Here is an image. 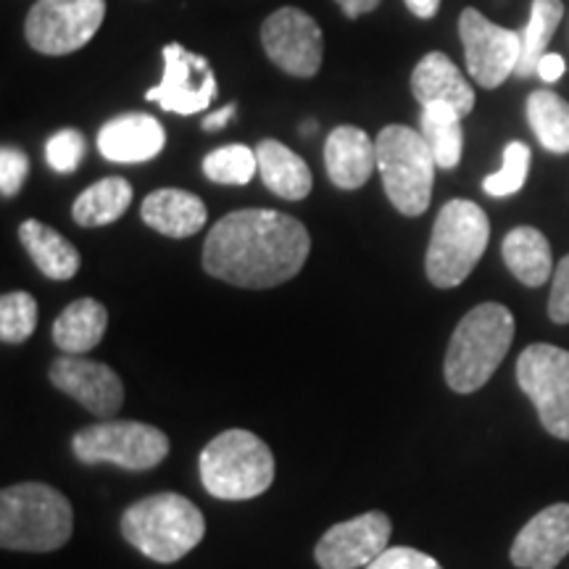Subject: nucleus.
Listing matches in <instances>:
<instances>
[{"instance_id":"f257e3e1","label":"nucleus","mask_w":569,"mask_h":569,"mask_svg":"<svg viewBox=\"0 0 569 569\" xmlns=\"http://www.w3.org/2000/svg\"><path fill=\"white\" fill-rule=\"evenodd\" d=\"M311 251V238L296 217L272 209L232 211L211 227L203 269L234 288L264 290L293 280Z\"/></svg>"},{"instance_id":"f03ea898","label":"nucleus","mask_w":569,"mask_h":569,"mask_svg":"<svg viewBox=\"0 0 569 569\" xmlns=\"http://www.w3.org/2000/svg\"><path fill=\"white\" fill-rule=\"evenodd\" d=\"M74 530L69 498L46 482H19L0 493V546L48 553L67 546Z\"/></svg>"},{"instance_id":"7ed1b4c3","label":"nucleus","mask_w":569,"mask_h":569,"mask_svg":"<svg viewBox=\"0 0 569 569\" xmlns=\"http://www.w3.org/2000/svg\"><path fill=\"white\" fill-rule=\"evenodd\" d=\"M515 340V317L501 303H480L461 319L446 351V382L457 393L480 390Z\"/></svg>"},{"instance_id":"20e7f679","label":"nucleus","mask_w":569,"mask_h":569,"mask_svg":"<svg viewBox=\"0 0 569 569\" xmlns=\"http://www.w3.org/2000/svg\"><path fill=\"white\" fill-rule=\"evenodd\" d=\"M122 536L142 557L159 565H172L201 543L206 519L190 498L180 493H156L124 511Z\"/></svg>"},{"instance_id":"39448f33","label":"nucleus","mask_w":569,"mask_h":569,"mask_svg":"<svg viewBox=\"0 0 569 569\" xmlns=\"http://www.w3.org/2000/svg\"><path fill=\"white\" fill-rule=\"evenodd\" d=\"M198 469L203 488L222 501H248L274 482V457L269 446L240 427L213 438L201 451Z\"/></svg>"},{"instance_id":"423d86ee","label":"nucleus","mask_w":569,"mask_h":569,"mask_svg":"<svg viewBox=\"0 0 569 569\" xmlns=\"http://www.w3.org/2000/svg\"><path fill=\"white\" fill-rule=\"evenodd\" d=\"M490 222L472 201H448L440 209L427 246L425 272L436 288H457L472 274L488 248Z\"/></svg>"},{"instance_id":"0eeeda50","label":"nucleus","mask_w":569,"mask_h":569,"mask_svg":"<svg viewBox=\"0 0 569 569\" xmlns=\"http://www.w3.org/2000/svg\"><path fill=\"white\" fill-rule=\"evenodd\" d=\"M377 169L390 203L403 217H419L427 211L436 184V156L425 134L411 127L390 124L377 134Z\"/></svg>"},{"instance_id":"6e6552de","label":"nucleus","mask_w":569,"mask_h":569,"mask_svg":"<svg viewBox=\"0 0 569 569\" xmlns=\"http://www.w3.org/2000/svg\"><path fill=\"white\" fill-rule=\"evenodd\" d=\"M71 451L82 465H117L130 472H146L169 457V438L153 425L103 419L77 432Z\"/></svg>"},{"instance_id":"1a4fd4ad","label":"nucleus","mask_w":569,"mask_h":569,"mask_svg":"<svg viewBox=\"0 0 569 569\" xmlns=\"http://www.w3.org/2000/svg\"><path fill=\"white\" fill-rule=\"evenodd\" d=\"M517 382L546 432L569 443V351L551 343L528 346L517 361Z\"/></svg>"},{"instance_id":"9d476101","label":"nucleus","mask_w":569,"mask_h":569,"mask_svg":"<svg viewBox=\"0 0 569 569\" xmlns=\"http://www.w3.org/2000/svg\"><path fill=\"white\" fill-rule=\"evenodd\" d=\"M106 0H38L27 13V42L38 53L67 56L96 38Z\"/></svg>"},{"instance_id":"9b49d317","label":"nucleus","mask_w":569,"mask_h":569,"mask_svg":"<svg viewBox=\"0 0 569 569\" xmlns=\"http://www.w3.org/2000/svg\"><path fill=\"white\" fill-rule=\"evenodd\" d=\"M459 34L465 46L467 71L482 88L493 90L515 74L522 56V34L503 30L482 17L478 9H465L459 17Z\"/></svg>"},{"instance_id":"f8f14e48","label":"nucleus","mask_w":569,"mask_h":569,"mask_svg":"<svg viewBox=\"0 0 569 569\" xmlns=\"http://www.w3.org/2000/svg\"><path fill=\"white\" fill-rule=\"evenodd\" d=\"M217 96V77L203 56L190 53L180 42L163 48V80L146 92V101L159 103L163 111L193 117L211 106Z\"/></svg>"},{"instance_id":"ddd939ff","label":"nucleus","mask_w":569,"mask_h":569,"mask_svg":"<svg viewBox=\"0 0 569 569\" xmlns=\"http://www.w3.org/2000/svg\"><path fill=\"white\" fill-rule=\"evenodd\" d=\"M264 51L277 67L293 77H315L322 67L325 38L309 13L301 9L274 11L261 27Z\"/></svg>"},{"instance_id":"4468645a","label":"nucleus","mask_w":569,"mask_h":569,"mask_svg":"<svg viewBox=\"0 0 569 569\" xmlns=\"http://www.w3.org/2000/svg\"><path fill=\"white\" fill-rule=\"evenodd\" d=\"M390 517L382 511H367V515L348 519V522L332 525L319 538L315 559L322 569H359L375 561L388 549Z\"/></svg>"},{"instance_id":"2eb2a0df","label":"nucleus","mask_w":569,"mask_h":569,"mask_svg":"<svg viewBox=\"0 0 569 569\" xmlns=\"http://www.w3.org/2000/svg\"><path fill=\"white\" fill-rule=\"evenodd\" d=\"M48 377L61 393L74 398L98 419H111L124 403L122 380L101 361L80 359L77 353H63L59 359H53Z\"/></svg>"},{"instance_id":"dca6fc26","label":"nucleus","mask_w":569,"mask_h":569,"mask_svg":"<svg viewBox=\"0 0 569 569\" xmlns=\"http://www.w3.org/2000/svg\"><path fill=\"white\" fill-rule=\"evenodd\" d=\"M569 553V503H553L517 532L511 565L519 569H557Z\"/></svg>"},{"instance_id":"f3484780","label":"nucleus","mask_w":569,"mask_h":569,"mask_svg":"<svg viewBox=\"0 0 569 569\" xmlns=\"http://www.w3.org/2000/svg\"><path fill=\"white\" fill-rule=\"evenodd\" d=\"M163 142L167 132L159 119L148 113H122L98 132V151L103 153V159L117 163L151 161L163 151Z\"/></svg>"},{"instance_id":"a211bd4d","label":"nucleus","mask_w":569,"mask_h":569,"mask_svg":"<svg viewBox=\"0 0 569 569\" xmlns=\"http://www.w3.org/2000/svg\"><path fill=\"white\" fill-rule=\"evenodd\" d=\"M325 167L336 188L359 190L377 169V146L359 127H336L325 142Z\"/></svg>"},{"instance_id":"6ab92c4d","label":"nucleus","mask_w":569,"mask_h":569,"mask_svg":"<svg viewBox=\"0 0 569 569\" xmlns=\"http://www.w3.org/2000/svg\"><path fill=\"white\" fill-rule=\"evenodd\" d=\"M411 92L422 106L446 103L467 117L475 109V90L446 53H427L411 74Z\"/></svg>"},{"instance_id":"aec40b11","label":"nucleus","mask_w":569,"mask_h":569,"mask_svg":"<svg viewBox=\"0 0 569 569\" xmlns=\"http://www.w3.org/2000/svg\"><path fill=\"white\" fill-rule=\"evenodd\" d=\"M140 213L142 222L151 227V230L167 234V238H190V234L201 232L206 217H209L201 198L177 188L153 190L142 201Z\"/></svg>"},{"instance_id":"412c9836","label":"nucleus","mask_w":569,"mask_h":569,"mask_svg":"<svg viewBox=\"0 0 569 569\" xmlns=\"http://www.w3.org/2000/svg\"><path fill=\"white\" fill-rule=\"evenodd\" d=\"M259 156V174L274 196L284 201H301L311 193V169L301 156L284 148L277 140H261L256 148Z\"/></svg>"},{"instance_id":"4be33fe9","label":"nucleus","mask_w":569,"mask_h":569,"mask_svg":"<svg viewBox=\"0 0 569 569\" xmlns=\"http://www.w3.org/2000/svg\"><path fill=\"white\" fill-rule=\"evenodd\" d=\"M19 240L27 248L34 267L40 269L48 280H71L80 272V251L56 232L53 227L38 222V219H27L19 227Z\"/></svg>"},{"instance_id":"5701e85b","label":"nucleus","mask_w":569,"mask_h":569,"mask_svg":"<svg viewBox=\"0 0 569 569\" xmlns=\"http://www.w3.org/2000/svg\"><path fill=\"white\" fill-rule=\"evenodd\" d=\"M109 327V311L96 298H80L69 303L53 322V343L63 353H88L101 343Z\"/></svg>"},{"instance_id":"b1692460","label":"nucleus","mask_w":569,"mask_h":569,"mask_svg":"<svg viewBox=\"0 0 569 569\" xmlns=\"http://www.w3.org/2000/svg\"><path fill=\"white\" fill-rule=\"evenodd\" d=\"M503 261L509 272L528 288H540L551 280L553 256L546 234L536 227H517L503 238Z\"/></svg>"},{"instance_id":"393cba45","label":"nucleus","mask_w":569,"mask_h":569,"mask_svg":"<svg viewBox=\"0 0 569 569\" xmlns=\"http://www.w3.org/2000/svg\"><path fill=\"white\" fill-rule=\"evenodd\" d=\"M132 203V184L124 177H106L90 184L71 206V217L80 227H106L124 217Z\"/></svg>"},{"instance_id":"a878e982","label":"nucleus","mask_w":569,"mask_h":569,"mask_svg":"<svg viewBox=\"0 0 569 569\" xmlns=\"http://www.w3.org/2000/svg\"><path fill=\"white\" fill-rule=\"evenodd\" d=\"M461 113L446 103L425 106L419 119V132L425 134L427 146L432 148L436 163L440 169L459 167L461 151H465V132H461Z\"/></svg>"},{"instance_id":"bb28decb","label":"nucleus","mask_w":569,"mask_h":569,"mask_svg":"<svg viewBox=\"0 0 569 569\" xmlns=\"http://www.w3.org/2000/svg\"><path fill=\"white\" fill-rule=\"evenodd\" d=\"M528 122L551 153H569V103L551 90H536L528 98Z\"/></svg>"},{"instance_id":"cd10ccee","label":"nucleus","mask_w":569,"mask_h":569,"mask_svg":"<svg viewBox=\"0 0 569 569\" xmlns=\"http://www.w3.org/2000/svg\"><path fill=\"white\" fill-rule=\"evenodd\" d=\"M561 17H565L561 0H532L530 21L522 32V56L517 63L519 77L538 74V63L546 56V48H549Z\"/></svg>"},{"instance_id":"c85d7f7f","label":"nucleus","mask_w":569,"mask_h":569,"mask_svg":"<svg viewBox=\"0 0 569 569\" xmlns=\"http://www.w3.org/2000/svg\"><path fill=\"white\" fill-rule=\"evenodd\" d=\"M203 174L219 184H248L259 174V156L248 146L232 142L206 156Z\"/></svg>"},{"instance_id":"c756f323","label":"nucleus","mask_w":569,"mask_h":569,"mask_svg":"<svg viewBox=\"0 0 569 569\" xmlns=\"http://www.w3.org/2000/svg\"><path fill=\"white\" fill-rule=\"evenodd\" d=\"M38 327V301L24 290L0 298V338L3 343H24Z\"/></svg>"},{"instance_id":"7c9ffc66","label":"nucleus","mask_w":569,"mask_h":569,"mask_svg":"<svg viewBox=\"0 0 569 569\" xmlns=\"http://www.w3.org/2000/svg\"><path fill=\"white\" fill-rule=\"evenodd\" d=\"M530 172V148L525 142H509L503 148V167L496 174H488L482 180V190L493 198H507L515 196L517 190H522L525 180Z\"/></svg>"},{"instance_id":"2f4dec72","label":"nucleus","mask_w":569,"mask_h":569,"mask_svg":"<svg viewBox=\"0 0 569 569\" xmlns=\"http://www.w3.org/2000/svg\"><path fill=\"white\" fill-rule=\"evenodd\" d=\"M82 156H84V138L82 132L77 130L56 132L46 146L48 163H51V169H56V172L61 174L74 172V169L80 167Z\"/></svg>"},{"instance_id":"473e14b6","label":"nucleus","mask_w":569,"mask_h":569,"mask_svg":"<svg viewBox=\"0 0 569 569\" xmlns=\"http://www.w3.org/2000/svg\"><path fill=\"white\" fill-rule=\"evenodd\" d=\"M27 174H30V159L19 148H3L0 151V193L13 198L24 188Z\"/></svg>"},{"instance_id":"72a5a7b5","label":"nucleus","mask_w":569,"mask_h":569,"mask_svg":"<svg viewBox=\"0 0 569 569\" xmlns=\"http://www.w3.org/2000/svg\"><path fill=\"white\" fill-rule=\"evenodd\" d=\"M365 569H443L430 553H422L409 546H393L386 549L375 561H369Z\"/></svg>"},{"instance_id":"f704fd0d","label":"nucleus","mask_w":569,"mask_h":569,"mask_svg":"<svg viewBox=\"0 0 569 569\" xmlns=\"http://www.w3.org/2000/svg\"><path fill=\"white\" fill-rule=\"evenodd\" d=\"M549 317L557 325H569V253L559 261L557 272H553Z\"/></svg>"},{"instance_id":"c9c22d12","label":"nucleus","mask_w":569,"mask_h":569,"mask_svg":"<svg viewBox=\"0 0 569 569\" xmlns=\"http://www.w3.org/2000/svg\"><path fill=\"white\" fill-rule=\"evenodd\" d=\"M565 69H567V63L559 53H546L538 63V77L543 82H557L559 77L565 74Z\"/></svg>"},{"instance_id":"e433bc0d","label":"nucleus","mask_w":569,"mask_h":569,"mask_svg":"<svg viewBox=\"0 0 569 569\" xmlns=\"http://www.w3.org/2000/svg\"><path fill=\"white\" fill-rule=\"evenodd\" d=\"M336 3L340 6V11H343L348 19H359L365 17V13L375 11L377 6H380V0H336Z\"/></svg>"},{"instance_id":"4c0bfd02","label":"nucleus","mask_w":569,"mask_h":569,"mask_svg":"<svg viewBox=\"0 0 569 569\" xmlns=\"http://www.w3.org/2000/svg\"><path fill=\"white\" fill-rule=\"evenodd\" d=\"M232 117H234V103H230V106H224V109L209 113V117L203 119V130H209V132L222 130V127H227V122H230Z\"/></svg>"},{"instance_id":"58836bf2","label":"nucleus","mask_w":569,"mask_h":569,"mask_svg":"<svg viewBox=\"0 0 569 569\" xmlns=\"http://www.w3.org/2000/svg\"><path fill=\"white\" fill-rule=\"evenodd\" d=\"M407 9L417 19H432L440 9V0H407Z\"/></svg>"}]
</instances>
